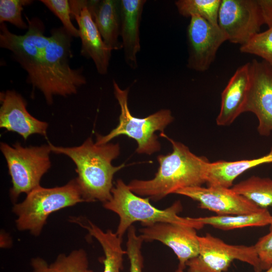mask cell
<instances>
[{"mask_svg":"<svg viewBox=\"0 0 272 272\" xmlns=\"http://www.w3.org/2000/svg\"><path fill=\"white\" fill-rule=\"evenodd\" d=\"M160 135L171 143L172 152L158 156L159 167L154 178L134 179L127 184L135 194L155 201L180 189L201 186L206 183L210 162L206 157L195 155L186 146L169 138L164 132H161Z\"/></svg>","mask_w":272,"mask_h":272,"instance_id":"obj_1","label":"cell"},{"mask_svg":"<svg viewBox=\"0 0 272 272\" xmlns=\"http://www.w3.org/2000/svg\"><path fill=\"white\" fill-rule=\"evenodd\" d=\"M49 145L51 152L67 156L76 165V179L84 201L103 203L111 199L113 176L125 166L124 164L118 166L112 164L120 154L118 143L98 145L90 137L77 147Z\"/></svg>","mask_w":272,"mask_h":272,"instance_id":"obj_2","label":"cell"},{"mask_svg":"<svg viewBox=\"0 0 272 272\" xmlns=\"http://www.w3.org/2000/svg\"><path fill=\"white\" fill-rule=\"evenodd\" d=\"M111 193V199L103 203V206L119 217L115 233L122 239L128 228L137 222H140L144 227L159 222L191 227L196 230L201 229L205 226L197 222L195 218L179 216L182 210L180 200L165 209H158L150 203L149 198L142 197L131 191L121 179L116 180Z\"/></svg>","mask_w":272,"mask_h":272,"instance_id":"obj_3","label":"cell"},{"mask_svg":"<svg viewBox=\"0 0 272 272\" xmlns=\"http://www.w3.org/2000/svg\"><path fill=\"white\" fill-rule=\"evenodd\" d=\"M72 37L63 27L53 30L41 61L39 90L49 105L53 103L54 96L76 94L86 83L82 71L70 65Z\"/></svg>","mask_w":272,"mask_h":272,"instance_id":"obj_4","label":"cell"},{"mask_svg":"<svg viewBox=\"0 0 272 272\" xmlns=\"http://www.w3.org/2000/svg\"><path fill=\"white\" fill-rule=\"evenodd\" d=\"M82 202L84 200L75 178L61 186L37 187L28 193L22 202L15 203L12 211L17 217L18 230L28 231L37 236L51 214Z\"/></svg>","mask_w":272,"mask_h":272,"instance_id":"obj_5","label":"cell"},{"mask_svg":"<svg viewBox=\"0 0 272 272\" xmlns=\"http://www.w3.org/2000/svg\"><path fill=\"white\" fill-rule=\"evenodd\" d=\"M113 85L114 94L120 108L119 123L106 135L97 134L95 143L98 145L106 144L117 137L124 135L137 142L135 151L139 154L150 155L159 151L161 144L155 132H164L165 128L173 121L171 111L163 109L144 118L134 117L131 114L128 105L129 88L121 89L115 80Z\"/></svg>","mask_w":272,"mask_h":272,"instance_id":"obj_6","label":"cell"},{"mask_svg":"<svg viewBox=\"0 0 272 272\" xmlns=\"http://www.w3.org/2000/svg\"><path fill=\"white\" fill-rule=\"evenodd\" d=\"M0 149L11 177L10 197L16 201L20 194H27L40 186L41 178L51 167V149L49 144L23 147L19 142L12 146L1 142Z\"/></svg>","mask_w":272,"mask_h":272,"instance_id":"obj_7","label":"cell"},{"mask_svg":"<svg viewBox=\"0 0 272 272\" xmlns=\"http://www.w3.org/2000/svg\"><path fill=\"white\" fill-rule=\"evenodd\" d=\"M28 28L24 35L11 32L5 23L0 26V46L11 51L28 74L27 81L34 89H40V63L50 36L44 35V25L37 18H27Z\"/></svg>","mask_w":272,"mask_h":272,"instance_id":"obj_8","label":"cell"},{"mask_svg":"<svg viewBox=\"0 0 272 272\" xmlns=\"http://www.w3.org/2000/svg\"><path fill=\"white\" fill-rule=\"evenodd\" d=\"M198 239L199 253L186 263L187 272H226L234 260L247 263L256 272L262 271L254 245L228 244L209 233Z\"/></svg>","mask_w":272,"mask_h":272,"instance_id":"obj_9","label":"cell"},{"mask_svg":"<svg viewBox=\"0 0 272 272\" xmlns=\"http://www.w3.org/2000/svg\"><path fill=\"white\" fill-rule=\"evenodd\" d=\"M263 24L258 0H221L218 25L228 41L242 46L259 33Z\"/></svg>","mask_w":272,"mask_h":272,"instance_id":"obj_10","label":"cell"},{"mask_svg":"<svg viewBox=\"0 0 272 272\" xmlns=\"http://www.w3.org/2000/svg\"><path fill=\"white\" fill-rule=\"evenodd\" d=\"M190 18L187 30V67L197 72H205L213 62L220 47L227 39L219 26L197 16Z\"/></svg>","mask_w":272,"mask_h":272,"instance_id":"obj_11","label":"cell"},{"mask_svg":"<svg viewBox=\"0 0 272 272\" xmlns=\"http://www.w3.org/2000/svg\"><path fill=\"white\" fill-rule=\"evenodd\" d=\"M250 64L251 81L244 112L254 113L258 120V133L268 136L272 131V66L255 59Z\"/></svg>","mask_w":272,"mask_h":272,"instance_id":"obj_12","label":"cell"},{"mask_svg":"<svg viewBox=\"0 0 272 272\" xmlns=\"http://www.w3.org/2000/svg\"><path fill=\"white\" fill-rule=\"evenodd\" d=\"M174 193L197 201L199 208L213 211L219 216L251 214L262 209L230 188L198 186L180 189Z\"/></svg>","mask_w":272,"mask_h":272,"instance_id":"obj_13","label":"cell"},{"mask_svg":"<svg viewBox=\"0 0 272 272\" xmlns=\"http://www.w3.org/2000/svg\"><path fill=\"white\" fill-rule=\"evenodd\" d=\"M144 241H158L170 247L179 260L178 267L184 269L186 263L199 251V236L193 227L159 222L144 226L139 230Z\"/></svg>","mask_w":272,"mask_h":272,"instance_id":"obj_14","label":"cell"},{"mask_svg":"<svg viewBox=\"0 0 272 272\" xmlns=\"http://www.w3.org/2000/svg\"><path fill=\"white\" fill-rule=\"evenodd\" d=\"M72 18L79 26L81 40V54L93 60L98 73L106 75L112 50L104 43L87 7V1H69Z\"/></svg>","mask_w":272,"mask_h":272,"instance_id":"obj_15","label":"cell"},{"mask_svg":"<svg viewBox=\"0 0 272 272\" xmlns=\"http://www.w3.org/2000/svg\"><path fill=\"white\" fill-rule=\"evenodd\" d=\"M0 127L20 134L24 140L33 134H47L48 124L32 116L27 102L18 93L7 90L0 93Z\"/></svg>","mask_w":272,"mask_h":272,"instance_id":"obj_16","label":"cell"},{"mask_svg":"<svg viewBox=\"0 0 272 272\" xmlns=\"http://www.w3.org/2000/svg\"><path fill=\"white\" fill-rule=\"evenodd\" d=\"M250 81V62L237 69L223 91L220 110L216 119L217 125H229L244 112Z\"/></svg>","mask_w":272,"mask_h":272,"instance_id":"obj_17","label":"cell"},{"mask_svg":"<svg viewBox=\"0 0 272 272\" xmlns=\"http://www.w3.org/2000/svg\"><path fill=\"white\" fill-rule=\"evenodd\" d=\"M145 0H120V33L124 58L132 69L138 67L141 50L140 26Z\"/></svg>","mask_w":272,"mask_h":272,"instance_id":"obj_18","label":"cell"},{"mask_svg":"<svg viewBox=\"0 0 272 272\" xmlns=\"http://www.w3.org/2000/svg\"><path fill=\"white\" fill-rule=\"evenodd\" d=\"M87 7L106 45L112 51L122 49L120 0L87 1Z\"/></svg>","mask_w":272,"mask_h":272,"instance_id":"obj_19","label":"cell"},{"mask_svg":"<svg viewBox=\"0 0 272 272\" xmlns=\"http://www.w3.org/2000/svg\"><path fill=\"white\" fill-rule=\"evenodd\" d=\"M267 163H272V148L267 154L256 159L210 162L207 170L206 183L208 186L230 188L235 179L246 171Z\"/></svg>","mask_w":272,"mask_h":272,"instance_id":"obj_20","label":"cell"},{"mask_svg":"<svg viewBox=\"0 0 272 272\" xmlns=\"http://www.w3.org/2000/svg\"><path fill=\"white\" fill-rule=\"evenodd\" d=\"M71 221L86 229L100 244L104 253L101 260L104 265L103 272H120L123 255L126 254V250L121 246L122 239L111 230L103 231L90 221L84 223L79 218L75 217Z\"/></svg>","mask_w":272,"mask_h":272,"instance_id":"obj_21","label":"cell"},{"mask_svg":"<svg viewBox=\"0 0 272 272\" xmlns=\"http://www.w3.org/2000/svg\"><path fill=\"white\" fill-rule=\"evenodd\" d=\"M195 219L197 222L204 225H211L223 230L272 225V215L266 209H262L258 212L247 214L217 215L197 217Z\"/></svg>","mask_w":272,"mask_h":272,"instance_id":"obj_22","label":"cell"},{"mask_svg":"<svg viewBox=\"0 0 272 272\" xmlns=\"http://www.w3.org/2000/svg\"><path fill=\"white\" fill-rule=\"evenodd\" d=\"M231 188L260 208L272 206V179L269 178L252 176Z\"/></svg>","mask_w":272,"mask_h":272,"instance_id":"obj_23","label":"cell"},{"mask_svg":"<svg viewBox=\"0 0 272 272\" xmlns=\"http://www.w3.org/2000/svg\"><path fill=\"white\" fill-rule=\"evenodd\" d=\"M175 3L181 16H197L219 26L218 15L221 0H178Z\"/></svg>","mask_w":272,"mask_h":272,"instance_id":"obj_24","label":"cell"},{"mask_svg":"<svg viewBox=\"0 0 272 272\" xmlns=\"http://www.w3.org/2000/svg\"><path fill=\"white\" fill-rule=\"evenodd\" d=\"M50 272H90L87 254L83 249H76L66 255L61 253L49 265Z\"/></svg>","mask_w":272,"mask_h":272,"instance_id":"obj_25","label":"cell"},{"mask_svg":"<svg viewBox=\"0 0 272 272\" xmlns=\"http://www.w3.org/2000/svg\"><path fill=\"white\" fill-rule=\"evenodd\" d=\"M240 51L258 56L272 66V26L255 35L246 44L241 46Z\"/></svg>","mask_w":272,"mask_h":272,"instance_id":"obj_26","label":"cell"},{"mask_svg":"<svg viewBox=\"0 0 272 272\" xmlns=\"http://www.w3.org/2000/svg\"><path fill=\"white\" fill-rule=\"evenodd\" d=\"M33 2L31 0H1L0 23L8 22L18 28L28 29V24L23 20V8Z\"/></svg>","mask_w":272,"mask_h":272,"instance_id":"obj_27","label":"cell"},{"mask_svg":"<svg viewBox=\"0 0 272 272\" xmlns=\"http://www.w3.org/2000/svg\"><path fill=\"white\" fill-rule=\"evenodd\" d=\"M144 240L138 235L136 229L131 225L127 230L126 251L130 262V272H142L144 258L142 253V246Z\"/></svg>","mask_w":272,"mask_h":272,"instance_id":"obj_28","label":"cell"},{"mask_svg":"<svg viewBox=\"0 0 272 272\" xmlns=\"http://www.w3.org/2000/svg\"><path fill=\"white\" fill-rule=\"evenodd\" d=\"M40 2L59 19L62 27L72 37H79V29L71 21V10L69 1L41 0Z\"/></svg>","mask_w":272,"mask_h":272,"instance_id":"obj_29","label":"cell"},{"mask_svg":"<svg viewBox=\"0 0 272 272\" xmlns=\"http://www.w3.org/2000/svg\"><path fill=\"white\" fill-rule=\"evenodd\" d=\"M254 246L261 270L267 269L272 264V225H270L269 232L259 238Z\"/></svg>","mask_w":272,"mask_h":272,"instance_id":"obj_30","label":"cell"},{"mask_svg":"<svg viewBox=\"0 0 272 272\" xmlns=\"http://www.w3.org/2000/svg\"><path fill=\"white\" fill-rule=\"evenodd\" d=\"M31 264L32 267L31 272H50L47 262L42 258L38 257L32 258Z\"/></svg>","mask_w":272,"mask_h":272,"instance_id":"obj_31","label":"cell"},{"mask_svg":"<svg viewBox=\"0 0 272 272\" xmlns=\"http://www.w3.org/2000/svg\"><path fill=\"white\" fill-rule=\"evenodd\" d=\"M175 272H184V269L178 267Z\"/></svg>","mask_w":272,"mask_h":272,"instance_id":"obj_32","label":"cell"},{"mask_svg":"<svg viewBox=\"0 0 272 272\" xmlns=\"http://www.w3.org/2000/svg\"><path fill=\"white\" fill-rule=\"evenodd\" d=\"M265 272H272V264L266 270Z\"/></svg>","mask_w":272,"mask_h":272,"instance_id":"obj_33","label":"cell"}]
</instances>
